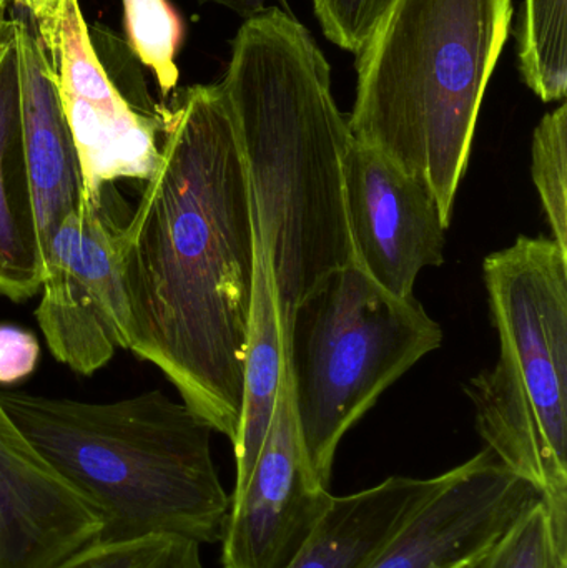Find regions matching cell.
Wrapping results in <instances>:
<instances>
[{"instance_id":"obj_18","label":"cell","mask_w":567,"mask_h":568,"mask_svg":"<svg viewBox=\"0 0 567 568\" xmlns=\"http://www.w3.org/2000/svg\"><path fill=\"white\" fill-rule=\"evenodd\" d=\"M126 43L133 55L152 72L163 97L179 83L176 53L183 27L169 0H122Z\"/></svg>"},{"instance_id":"obj_10","label":"cell","mask_w":567,"mask_h":568,"mask_svg":"<svg viewBox=\"0 0 567 568\" xmlns=\"http://www.w3.org/2000/svg\"><path fill=\"white\" fill-rule=\"evenodd\" d=\"M310 483L283 364L275 413L255 466L230 497L222 540L223 568H283L332 500Z\"/></svg>"},{"instance_id":"obj_1","label":"cell","mask_w":567,"mask_h":568,"mask_svg":"<svg viewBox=\"0 0 567 568\" xmlns=\"http://www.w3.org/2000/svg\"><path fill=\"white\" fill-rule=\"evenodd\" d=\"M129 351L182 403L239 436L256 225L232 106L220 83L175 90L155 173L120 230Z\"/></svg>"},{"instance_id":"obj_15","label":"cell","mask_w":567,"mask_h":568,"mask_svg":"<svg viewBox=\"0 0 567 568\" xmlns=\"http://www.w3.org/2000/svg\"><path fill=\"white\" fill-rule=\"evenodd\" d=\"M43 256L23 150L19 69L7 19L0 43V296L23 303L40 293Z\"/></svg>"},{"instance_id":"obj_4","label":"cell","mask_w":567,"mask_h":568,"mask_svg":"<svg viewBox=\"0 0 567 568\" xmlns=\"http://www.w3.org/2000/svg\"><path fill=\"white\" fill-rule=\"evenodd\" d=\"M513 0H392L356 53L353 139L428 186L452 223Z\"/></svg>"},{"instance_id":"obj_7","label":"cell","mask_w":567,"mask_h":568,"mask_svg":"<svg viewBox=\"0 0 567 568\" xmlns=\"http://www.w3.org/2000/svg\"><path fill=\"white\" fill-rule=\"evenodd\" d=\"M43 47L90 202L99 205L117 182L145 183L159 166L169 105L153 99L129 43L89 26L80 0H69L59 33Z\"/></svg>"},{"instance_id":"obj_9","label":"cell","mask_w":567,"mask_h":568,"mask_svg":"<svg viewBox=\"0 0 567 568\" xmlns=\"http://www.w3.org/2000/svg\"><path fill=\"white\" fill-rule=\"evenodd\" d=\"M355 263L383 290L413 297L419 273L445 262L449 223L428 186L353 139L343 165Z\"/></svg>"},{"instance_id":"obj_16","label":"cell","mask_w":567,"mask_h":568,"mask_svg":"<svg viewBox=\"0 0 567 568\" xmlns=\"http://www.w3.org/2000/svg\"><path fill=\"white\" fill-rule=\"evenodd\" d=\"M283 354L279 311L265 253L256 233L255 283H253L252 316H250L249 343L243 367V407L239 436L233 443L236 476L233 493L242 489L255 466L260 449L265 443L280 381H282Z\"/></svg>"},{"instance_id":"obj_3","label":"cell","mask_w":567,"mask_h":568,"mask_svg":"<svg viewBox=\"0 0 567 568\" xmlns=\"http://www.w3.org/2000/svg\"><path fill=\"white\" fill-rule=\"evenodd\" d=\"M0 404L99 516V542L222 540L230 496L213 463L215 430L185 403L153 389L107 403L3 390Z\"/></svg>"},{"instance_id":"obj_22","label":"cell","mask_w":567,"mask_h":568,"mask_svg":"<svg viewBox=\"0 0 567 568\" xmlns=\"http://www.w3.org/2000/svg\"><path fill=\"white\" fill-rule=\"evenodd\" d=\"M392 0H313L323 33L335 45L358 53Z\"/></svg>"},{"instance_id":"obj_26","label":"cell","mask_w":567,"mask_h":568,"mask_svg":"<svg viewBox=\"0 0 567 568\" xmlns=\"http://www.w3.org/2000/svg\"><path fill=\"white\" fill-rule=\"evenodd\" d=\"M7 19H9L7 17V7L0 3V43H2L3 33H6Z\"/></svg>"},{"instance_id":"obj_23","label":"cell","mask_w":567,"mask_h":568,"mask_svg":"<svg viewBox=\"0 0 567 568\" xmlns=\"http://www.w3.org/2000/svg\"><path fill=\"white\" fill-rule=\"evenodd\" d=\"M40 357L39 339L12 324H0V384L20 383L29 377Z\"/></svg>"},{"instance_id":"obj_2","label":"cell","mask_w":567,"mask_h":568,"mask_svg":"<svg viewBox=\"0 0 567 568\" xmlns=\"http://www.w3.org/2000/svg\"><path fill=\"white\" fill-rule=\"evenodd\" d=\"M219 83L239 130L283 341L296 304L355 262L343 185L348 116L318 43L280 7L245 19Z\"/></svg>"},{"instance_id":"obj_11","label":"cell","mask_w":567,"mask_h":568,"mask_svg":"<svg viewBox=\"0 0 567 568\" xmlns=\"http://www.w3.org/2000/svg\"><path fill=\"white\" fill-rule=\"evenodd\" d=\"M539 494L485 449L443 486L366 568H463L485 552Z\"/></svg>"},{"instance_id":"obj_25","label":"cell","mask_w":567,"mask_h":568,"mask_svg":"<svg viewBox=\"0 0 567 568\" xmlns=\"http://www.w3.org/2000/svg\"><path fill=\"white\" fill-rule=\"evenodd\" d=\"M199 2L225 7V9L232 10V12L249 19V17L255 16L256 12L269 7L266 3H269L270 0H199ZM279 2L285 3V0H279Z\"/></svg>"},{"instance_id":"obj_13","label":"cell","mask_w":567,"mask_h":568,"mask_svg":"<svg viewBox=\"0 0 567 568\" xmlns=\"http://www.w3.org/2000/svg\"><path fill=\"white\" fill-rule=\"evenodd\" d=\"M9 29L16 45L23 150L43 256L62 220L79 209L85 189L49 53L30 20L9 17Z\"/></svg>"},{"instance_id":"obj_8","label":"cell","mask_w":567,"mask_h":568,"mask_svg":"<svg viewBox=\"0 0 567 568\" xmlns=\"http://www.w3.org/2000/svg\"><path fill=\"white\" fill-rule=\"evenodd\" d=\"M129 216L115 185L102 190L99 205L83 195L43 250L36 320L52 356L82 376L129 349L130 311L120 265V230Z\"/></svg>"},{"instance_id":"obj_14","label":"cell","mask_w":567,"mask_h":568,"mask_svg":"<svg viewBox=\"0 0 567 568\" xmlns=\"http://www.w3.org/2000/svg\"><path fill=\"white\" fill-rule=\"evenodd\" d=\"M442 476H393L350 496L332 497L283 568H366L443 486Z\"/></svg>"},{"instance_id":"obj_20","label":"cell","mask_w":567,"mask_h":568,"mask_svg":"<svg viewBox=\"0 0 567 568\" xmlns=\"http://www.w3.org/2000/svg\"><path fill=\"white\" fill-rule=\"evenodd\" d=\"M567 106L546 113L533 135V182L553 240L567 252Z\"/></svg>"},{"instance_id":"obj_6","label":"cell","mask_w":567,"mask_h":568,"mask_svg":"<svg viewBox=\"0 0 567 568\" xmlns=\"http://www.w3.org/2000/svg\"><path fill=\"white\" fill-rule=\"evenodd\" d=\"M442 343V327L415 296H393L355 262L296 304L283 354L306 473L316 489L330 490L345 434Z\"/></svg>"},{"instance_id":"obj_21","label":"cell","mask_w":567,"mask_h":568,"mask_svg":"<svg viewBox=\"0 0 567 568\" xmlns=\"http://www.w3.org/2000/svg\"><path fill=\"white\" fill-rule=\"evenodd\" d=\"M52 568H203L200 544L159 536L133 542H95Z\"/></svg>"},{"instance_id":"obj_19","label":"cell","mask_w":567,"mask_h":568,"mask_svg":"<svg viewBox=\"0 0 567 568\" xmlns=\"http://www.w3.org/2000/svg\"><path fill=\"white\" fill-rule=\"evenodd\" d=\"M463 568H567V547L556 542L548 509L538 497L485 552Z\"/></svg>"},{"instance_id":"obj_12","label":"cell","mask_w":567,"mask_h":568,"mask_svg":"<svg viewBox=\"0 0 567 568\" xmlns=\"http://www.w3.org/2000/svg\"><path fill=\"white\" fill-rule=\"evenodd\" d=\"M100 527L0 404V568L55 567L99 542Z\"/></svg>"},{"instance_id":"obj_24","label":"cell","mask_w":567,"mask_h":568,"mask_svg":"<svg viewBox=\"0 0 567 568\" xmlns=\"http://www.w3.org/2000/svg\"><path fill=\"white\" fill-rule=\"evenodd\" d=\"M3 6H16L29 16L42 45L55 39L62 26L69 0H0Z\"/></svg>"},{"instance_id":"obj_5","label":"cell","mask_w":567,"mask_h":568,"mask_svg":"<svg viewBox=\"0 0 567 568\" xmlns=\"http://www.w3.org/2000/svg\"><path fill=\"white\" fill-rule=\"evenodd\" d=\"M499 359L466 386L476 429L541 497L567 547V252L519 236L483 263Z\"/></svg>"},{"instance_id":"obj_17","label":"cell","mask_w":567,"mask_h":568,"mask_svg":"<svg viewBox=\"0 0 567 568\" xmlns=\"http://www.w3.org/2000/svg\"><path fill=\"white\" fill-rule=\"evenodd\" d=\"M519 70L543 102L567 92V0H523Z\"/></svg>"}]
</instances>
